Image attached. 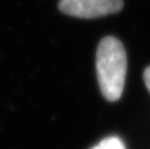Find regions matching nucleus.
I'll return each instance as SVG.
<instances>
[{"mask_svg":"<svg viewBox=\"0 0 150 149\" xmlns=\"http://www.w3.org/2000/svg\"><path fill=\"white\" fill-rule=\"evenodd\" d=\"M96 72L102 95L108 101H117L124 87L127 54L123 45L116 38L107 36L98 43Z\"/></svg>","mask_w":150,"mask_h":149,"instance_id":"nucleus-1","label":"nucleus"},{"mask_svg":"<svg viewBox=\"0 0 150 149\" xmlns=\"http://www.w3.org/2000/svg\"><path fill=\"white\" fill-rule=\"evenodd\" d=\"M123 0H60L59 9L71 16L93 19L117 13Z\"/></svg>","mask_w":150,"mask_h":149,"instance_id":"nucleus-2","label":"nucleus"},{"mask_svg":"<svg viewBox=\"0 0 150 149\" xmlns=\"http://www.w3.org/2000/svg\"><path fill=\"white\" fill-rule=\"evenodd\" d=\"M90 149H125V145L121 138L116 136H110V137L102 140L97 145Z\"/></svg>","mask_w":150,"mask_h":149,"instance_id":"nucleus-3","label":"nucleus"},{"mask_svg":"<svg viewBox=\"0 0 150 149\" xmlns=\"http://www.w3.org/2000/svg\"><path fill=\"white\" fill-rule=\"evenodd\" d=\"M143 79H144V82H145L146 88H148L149 92H150V66L145 68L144 74H143Z\"/></svg>","mask_w":150,"mask_h":149,"instance_id":"nucleus-4","label":"nucleus"}]
</instances>
